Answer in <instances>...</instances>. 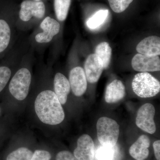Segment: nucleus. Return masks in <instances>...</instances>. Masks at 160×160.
<instances>
[{
	"mask_svg": "<svg viewBox=\"0 0 160 160\" xmlns=\"http://www.w3.org/2000/svg\"><path fill=\"white\" fill-rule=\"evenodd\" d=\"M56 160H78L68 151H62L58 153L56 156Z\"/></svg>",
	"mask_w": 160,
	"mask_h": 160,
	"instance_id": "393cba45",
	"label": "nucleus"
},
{
	"mask_svg": "<svg viewBox=\"0 0 160 160\" xmlns=\"http://www.w3.org/2000/svg\"><path fill=\"white\" fill-rule=\"evenodd\" d=\"M104 70L102 64L96 55H89L85 64V72L86 79L89 83L97 82Z\"/></svg>",
	"mask_w": 160,
	"mask_h": 160,
	"instance_id": "9b49d317",
	"label": "nucleus"
},
{
	"mask_svg": "<svg viewBox=\"0 0 160 160\" xmlns=\"http://www.w3.org/2000/svg\"><path fill=\"white\" fill-rule=\"evenodd\" d=\"M98 138L101 145L106 147L116 146L119 135V126L115 120L102 117L97 123Z\"/></svg>",
	"mask_w": 160,
	"mask_h": 160,
	"instance_id": "7ed1b4c3",
	"label": "nucleus"
},
{
	"mask_svg": "<svg viewBox=\"0 0 160 160\" xmlns=\"http://www.w3.org/2000/svg\"><path fill=\"white\" fill-rule=\"evenodd\" d=\"M155 156L157 160H160V141H155L153 144Z\"/></svg>",
	"mask_w": 160,
	"mask_h": 160,
	"instance_id": "a878e982",
	"label": "nucleus"
},
{
	"mask_svg": "<svg viewBox=\"0 0 160 160\" xmlns=\"http://www.w3.org/2000/svg\"><path fill=\"white\" fill-rule=\"evenodd\" d=\"M132 66L135 70L140 72L159 71L160 58L138 53L132 58Z\"/></svg>",
	"mask_w": 160,
	"mask_h": 160,
	"instance_id": "6e6552de",
	"label": "nucleus"
},
{
	"mask_svg": "<svg viewBox=\"0 0 160 160\" xmlns=\"http://www.w3.org/2000/svg\"><path fill=\"white\" fill-rule=\"evenodd\" d=\"M136 49L140 54L158 56L160 54V38L156 36L145 38L138 44Z\"/></svg>",
	"mask_w": 160,
	"mask_h": 160,
	"instance_id": "f8f14e48",
	"label": "nucleus"
},
{
	"mask_svg": "<svg viewBox=\"0 0 160 160\" xmlns=\"http://www.w3.org/2000/svg\"><path fill=\"white\" fill-rule=\"evenodd\" d=\"M11 39V26L6 20L0 19V53L7 49Z\"/></svg>",
	"mask_w": 160,
	"mask_h": 160,
	"instance_id": "dca6fc26",
	"label": "nucleus"
},
{
	"mask_svg": "<svg viewBox=\"0 0 160 160\" xmlns=\"http://www.w3.org/2000/svg\"><path fill=\"white\" fill-rule=\"evenodd\" d=\"M33 1H37V2H38V1H42V0H33Z\"/></svg>",
	"mask_w": 160,
	"mask_h": 160,
	"instance_id": "bb28decb",
	"label": "nucleus"
},
{
	"mask_svg": "<svg viewBox=\"0 0 160 160\" xmlns=\"http://www.w3.org/2000/svg\"><path fill=\"white\" fill-rule=\"evenodd\" d=\"M54 89V92L61 104H66L71 88L69 80L60 72H58L55 76Z\"/></svg>",
	"mask_w": 160,
	"mask_h": 160,
	"instance_id": "4468645a",
	"label": "nucleus"
},
{
	"mask_svg": "<svg viewBox=\"0 0 160 160\" xmlns=\"http://www.w3.org/2000/svg\"><path fill=\"white\" fill-rule=\"evenodd\" d=\"M118 152L114 147L102 146L97 150L95 156L97 160H115Z\"/></svg>",
	"mask_w": 160,
	"mask_h": 160,
	"instance_id": "aec40b11",
	"label": "nucleus"
},
{
	"mask_svg": "<svg viewBox=\"0 0 160 160\" xmlns=\"http://www.w3.org/2000/svg\"><path fill=\"white\" fill-rule=\"evenodd\" d=\"M70 88L76 96L80 97L86 92L87 81L85 71L80 66L71 69L69 75Z\"/></svg>",
	"mask_w": 160,
	"mask_h": 160,
	"instance_id": "9d476101",
	"label": "nucleus"
},
{
	"mask_svg": "<svg viewBox=\"0 0 160 160\" xmlns=\"http://www.w3.org/2000/svg\"><path fill=\"white\" fill-rule=\"evenodd\" d=\"M78 160H94L95 149L93 140L88 134L81 136L77 142V147L73 153Z\"/></svg>",
	"mask_w": 160,
	"mask_h": 160,
	"instance_id": "1a4fd4ad",
	"label": "nucleus"
},
{
	"mask_svg": "<svg viewBox=\"0 0 160 160\" xmlns=\"http://www.w3.org/2000/svg\"><path fill=\"white\" fill-rule=\"evenodd\" d=\"M155 109L150 103L142 105L138 110L136 119L137 126L143 131L153 134L156 130L154 117Z\"/></svg>",
	"mask_w": 160,
	"mask_h": 160,
	"instance_id": "39448f33",
	"label": "nucleus"
},
{
	"mask_svg": "<svg viewBox=\"0 0 160 160\" xmlns=\"http://www.w3.org/2000/svg\"><path fill=\"white\" fill-rule=\"evenodd\" d=\"M109 13V10L107 9H101L97 12L87 20V27L90 29H98L105 22Z\"/></svg>",
	"mask_w": 160,
	"mask_h": 160,
	"instance_id": "a211bd4d",
	"label": "nucleus"
},
{
	"mask_svg": "<svg viewBox=\"0 0 160 160\" xmlns=\"http://www.w3.org/2000/svg\"><path fill=\"white\" fill-rule=\"evenodd\" d=\"M33 152L26 147H21L12 151L7 156L6 160H31Z\"/></svg>",
	"mask_w": 160,
	"mask_h": 160,
	"instance_id": "412c9836",
	"label": "nucleus"
},
{
	"mask_svg": "<svg viewBox=\"0 0 160 160\" xmlns=\"http://www.w3.org/2000/svg\"><path fill=\"white\" fill-rule=\"evenodd\" d=\"M11 70L7 66H0V92L5 88L11 76Z\"/></svg>",
	"mask_w": 160,
	"mask_h": 160,
	"instance_id": "5701e85b",
	"label": "nucleus"
},
{
	"mask_svg": "<svg viewBox=\"0 0 160 160\" xmlns=\"http://www.w3.org/2000/svg\"><path fill=\"white\" fill-rule=\"evenodd\" d=\"M111 9L116 13L126 10L133 0H108Z\"/></svg>",
	"mask_w": 160,
	"mask_h": 160,
	"instance_id": "4be33fe9",
	"label": "nucleus"
},
{
	"mask_svg": "<svg viewBox=\"0 0 160 160\" xmlns=\"http://www.w3.org/2000/svg\"><path fill=\"white\" fill-rule=\"evenodd\" d=\"M71 0H54V8L57 18L63 22L66 19L71 4Z\"/></svg>",
	"mask_w": 160,
	"mask_h": 160,
	"instance_id": "6ab92c4d",
	"label": "nucleus"
},
{
	"mask_svg": "<svg viewBox=\"0 0 160 160\" xmlns=\"http://www.w3.org/2000/svg\"><path fill=\"white\" fill-rule=\"evenodd\" d=\"M45 13L46 7L43 2L26 0L21 3L19 16L22 22H26L33 17L41 19Z\"/></svg>",
	"mask_w": 160,
	"mask_h": 160,
	"instance_id": "423d86ee",
	"label": "nucleus"
},
{
	"mask_svg": "<svg viewBox=\"0 0 160 160\" xmlns=\"http://www.w3.org/2000/svg\"><path fill=\"white\" fill-rule=\"evenodd\" d=\"M51 155L49 152L44 150H37L32 154L31 160H50Z\"/></svg>",
	"mask_w": 160,
	"mask_h": 160,
	"instance_id": "b1692460",
	"label": "nucleus"
},
{
	"mask_svg": "<svg viewBox=\"0 0 160 160\" xmlns=\"http://www.w3.org/2000/svg\"><path fill=\"white\" fill-rule=\"evenodd\" d=\"M32 75L28 68H20L12 78L9 89L12 95L19 101L26 98L29 93Z\"/></svg>",
	"mask_w": 160,
	"mask_h": 160,
	"instance_id": "20e7f679",
	"label": "nucleus"
},
{
	"mask_svg": "<svg viewBox=\"0 0 160 160\" xmlns=\"http://www.w3.org/2000/svg\"><path fill=\"white\" fill-rule=\"evenodd\" d=\"M40 27L42 31L36 35L35 40L37 42L40 44L51 42L60 30L59 23L50 17L45 18L40 24Z\"/></svg>",
	"mask_w": 160,
	"mask_h": 160,
	"instance_id": "0eeeda50",
	"label": "nucleus"
},
{
	"mask_svg": "<svg viewBox=\"0 0 160 160\" xmlns=\"http://www.w3.org/2000/svg\"><path fill=\"white\" fill-rule=\"evenodd\" d=\"M126 95V88L120 80H115L109 84L106 88L105 101L106 102H117L122 100Z\"/></svg>",
	"mask_w": 160,
	"mask_h": 160,
	"instance_id": "2eb2a0df",
	"label": "nucleus"
},
{
	"mask_svg": "<svg viewBox=\"0 0 160 160\" xmlns=\"http://www.w3.org/2000/svg\"><path fill=\"white\" fill-rule=\"evenodd\" d=\"M150 144L149 138L145 135H142L130 147L129 154L136 160H145L149 156L148 148Z\"/></svg>",
	"mask_w": 160,
	"mask_h": 160,
	"instance_id": "ddd939ff",
	"label": "nucleus"
},
{
	"mask_svg": "<svg viewBox=\"0 0 160 160\" xmlns=\"http://www.w3.org/2000/svg\"><path fill=\"white\" fill-rule=\"evenodd\" d=\"M97 56L102 64L104 69L109 67L112 56V49L109 45L106 42H102L98 45L95 49Z\"/></svg>",
	"mask_w": 160,
	"mask_h": 160,
	"instance_id": "f3484780",
	"label": "nucleus"
},
{
	"mask_svg": "<svg viewBox=\"0 0 160 160\" xmlns=\"http://www.w3.org/2000/svg\"><path fill=\"white\" fill-rule=\"evenodd\" d=\"M132 87L135 93L140 98L153 97L160 91V83L150 73L141 72L136 74Z\"/></svg>",
	"mask_w": 160,
	"mask_h": 160,
	"instance_id": "f03ea898",
	"label": "nucleus"
},
{
	"mask_svg": "<svg viewBox=\"0 0 160 160\" xmlns=\"http://www.w3.org/2000/svg\"><path fill=\"white\" fill-rule=\"evenodd\" d=\"M35 111L40 121L49 125H57L63 122L65 115L62 104L54 92H41L36 98Z\"/></svg>",
	"mask_w": 160,
	"mask_h": 160,
	"instance_id": "f257e3e1",
	"label": "nucleus"
}]
</instances>
